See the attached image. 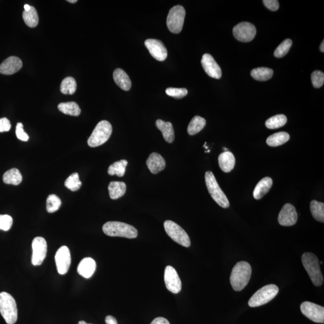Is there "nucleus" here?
I'll return each mask as SVG.
<instances>
[{"instance_id": "72a5a7b5", "label": "nucleus", "mask_w": 324, "mask_h": 324, "mask_svg": "<svg viewBox=\"0 0 324 324\" xmlns=\"http://www.w3.org/2000/svg\"><path fill=\"white\" fill-rule=\"evenodd\" d=\"M311 212L316 221L324 222V204L323 202L313 200L311 202Z\"/></svg>"}, {"instance_id": "dca6fc26", "label": "nucleus", "mask_w": 324, "mask_h": 324, "mask_svg": "<svg viewBox=\"0 0 324 324\" xmlns=\"http://www.w3.org/2000/svg\"><path fill=\"white\" fill-rule=\"evenodd\" d=\"M298 214L296 208L291 204L283 205L279 215L278 221L283 227H291L296 224Z\"/></svg>"}, {"instance_id": "393cba45", "label": "nucleus", "mask_w": 324, "mask_h": 324, "mask_svg": "<svg viewBox=\"0 0 324 324\" xmlns=\"http://www.w3.org/2000/svg\"><path fill=\"white\" fill-rule=\"evenodd\" d=\"M110 198L117 199L122 197L126 191V185L122 181H112L108 186Z\"/></svg>"}, {"instance_id": "f257e3e1", "label": "nucleus", "mask_w": 324, "mask_h": 324, "mask_svg": "<svg viewBox=\"0 0 324 324\" xmlns=\"http://www.w3.org/2000/svg\"><path fill=\"white\" fill-rule=\"evenodd\" d=\"M251 274V266L248 262L241 261L234 266L230 276V282L234 291L243 290L248 284Z\"/></svg>"}, {"instance_id": "49530a36", "label": "nucleus", "mask_w": 324, "mask_h": 324, "mask_svg": "<svg viewBox=\"0 0 324 324\" xmlns=\"http://www.w3.org/2000/svg\"><path fill=\"white\" fill-rule=\"evenodd\" d=\"M106 324H118L117 321L114 317L109 315L105 318Z\"/></svg>"}, {"instance_id": "5701e85b", "label": "nucleus", "mask_w": 324, "mask_h": 324, "mask_svg": "<svg viewBox=\"0 0 324 324\" xmlns=\"http://www.w3.org/2000/svg\"><path fill=\"white\" fill-rule=\"evenodd\" d=\"M156 127L162 132L167 143H172L175 139L174 131L171 123L165 122L162 120H158L156 122Z\"/></svg>"}, {"instance_id": "1a4fd4ad", "label": "nucleus", "mask_w": 324, "mask_h": 324, "mask_svg": "<svg viewBox=\"0 0 324 324\" xmlns=\"http://www.w3.org/2000/svg\"><path fill=\"white\" fill-rule=\"evenodd\" d=\"M164 228L170 239L182 246L189 247L191 243L189 236L180 225L171 221L164 222Z\"/></svg>"}, {"instance_id": "9d476101", "label": "nucleus", "mask_w": 324, "mask_h": 324, "mask_svg": "<svg viewBox=\"0 0 324 324\" xmlns=\"http://www.w3.org/2000/svg\"><path fill=\"white\" fill-rule=\"evenodd\" d=\"M301 311L305 317L317 323H324V308L309 302H303L300 306Z\"/></svg>"}, {"instance_id": "cd10ccee", "label": "nucleus", "mask_w": 324, "mask_h": 324, "mask_svg": "<svg viewBox=\"0 0 324 324\" xmlns=\"http://www.w3.org/2000/svg\"><path fill=\"white\" fill-rule=\"evenodd\" d=\"M58 109L63 114L72 116H79L81 112L79 105L74 102L61 103L58 105Z\"/></svg>"}, {"instance_id": "e433bc0d", "label": "nucleus", "mask_w": 324, "mask_h": 324, "mask_svg": "<svg viewBox=\"0 0 324 324\" xmlns=\"http://www.w3.org/2000/svg\"><path fill=\"white\" fill-rule=\"evenodd\" d=\"M62 205V201L59 196L56 195H50L48 196L46 200V210L50 213L57 212Z\"/></svg>"}, {"instance_id": "20e7f679", "label": "nucleus", "mask_w": 324, "mask_h": 324, "mask_svg": "<svg viewBox=\"0 0 324 324\" xmlns=\"http://www.w3.org/2000/svg\"><path fill=\"white\" fill-rule=\"evenodd\" d=\"M0 313L7 324H14L18 320L16 301L5 292L0 293Z\"/></svg>"}, {"instance_id": "2eb2a0df", "label": "nucleus", "mask_w": 324, "mask_h": 324, "mask_svg": "<svg viewBox=\"0 0 324 324\" xmlns=\"http://www.w3.org/2000/svg\"><path fill=\"white\" fill-rule=\"evenodd\" d=\"M145 46L148 49L151 56L159 62L165 60L167 56V51L165 46L160 40L149 39L145 41Z\"/></svg>"}, {"instance_id": "58836bf2", "label": "nucleus", "mask_w": 324, "mask_h": 324, "mask_svg": "<svg viewBox=\"0 0 324 324\" xmlns=\"http://www.w3.org/2000/svg\"><path fill=\"white\" fill-rule=\"evenodd\" d=\"M312 84L315 88H320L324 83V74L320 71H315L311 75Z\"/></svg>"}, {"instance_id": "a19ab883", "label": "nucleus", "mask_w": 324, "mask_h": 324, "mask_svg": "<svg viewBox=\"0 0 324 324\" xmlns=\"http://www.w3.org/2000/svg\"><path fill=\"white\" fill-rule=\"evenodd\" d=\"M13 224V219L9 215H0V230H9Z\"/></svg>"}, {"instance_id": "6e6552de", "label": "nucleus", "mask_w": 324, "mask_h": 324, "mask_svg": "<svg viewBox=\"0 0 324 324\" xmlns=\"http://www.w3.org/2000/svg\"><path fill=\"white\" fill-rule=\"evenodd\" d=\"M186 11L181 5H177L170 8L167 16L166 24L173 33H180L183 29Z\"/></svg>"}, {"instance_id": "b1692460", "label": "nucleus", "mask_w": 324, "mask_h": 324, "mask_svg": "<svg viewBox=\"0 0 324 324\" xmlns=\"http://www.w3.org/2000/svg\"><path fill=\"white\" fill-rule=\"evenodd\" d=\"M273 185V180L270 177H265L259 181L253 191V197L259 200L266 195Z\"/></svg>"}, {"instance_id": "aec40b11", "label": "nucleus", "mask_w": 324, "mask_h": 324, "mask_svg": "<svg viewBox=\"0 0 324 324\" xmlns=\"http://www.w3.org/2000/svg\"><path fill=\"white\" fill-rule=\"evenodd\" d=\"M96 269V263L91 257H85L78 265L77 271L78 274L84 278L88 279L94 274Z\"/></svg>"}, {"instance_id": "a211bd4d", "label": "nucleus", "mask_w": 324, "mask_h": 324, "mask_svg": "<svg viewBox=\"0 0 324 324\" xmlns=\"http://www.w3.org/2000/svg\"><path fill=\"white\" fill-rule=\"evenodd\" d=\"M22 68V62L17 57H10L5 59L0 65V73L11 75L18 72Z\"/></svg>"}, {"instance_id": "7c9ffc66", "label": "nucleus", "mask_w": 324, "mask_h": 324, "mask_svg": "<svg viewBox=\"0 0 324 324\" xmlns=\"http://www.w3.org/2000/svg\"><path fill=\"white\" fill-rule=\"evenodd\" d=\"M274 72L271 69L267 68H259L253 69L251 71V76L253 79L259 81H266L270 80Z\"/></svg>"}, {"instance_id": "423d86ee", "label": "nucleus", "mask_w": 324, "mask_h": 324, "mask_svg": "<svg viewBox=\"0 0 324 324\" xmlns=\"http://www.w3.org/2000/svg\"><path fill=\"white\" fill-rule=\"evenodd\" d=\"M112 127L108 121L103 120L97 124L88 140L90 147H97L105 144L111 137Z\"/></svg>"}, {"instance_id": "bb28decb", "label": "nucleus", "mask_w": 324, "mask_h": 324, "mask_svg": "<svg viewBox=\"0 0 324 324\" xmlns=\"http://www.w3.org/2000/svg\"><path fill=\"white\" fill-rule=\"evenodd\" d=\"M4 183L7 184H13L17 186L21 183L22 176L19 170L16 168H12L7 170L3 175Z\"/></svg>"}, {"instance_id": "c03bdc74", "label": "nucleus", "mask_w": 324, "mask_h": 324, "mask_svg": "<svg viewBox=\"0 0 324 324\" xmlns=\"http://www.w3.org/2000/svg\"><path fill=\"white\" fill-rule=\"evenodd\" d=\"M10 129L11 124L7 118H0V132H8Z\"/></svg>"}, {"instance_id": "f704fd0d", "label": "nucleus", "mask_w": 324, "mask_h": 324, "mask_svg": "<svg viewBox=\"0 0 324 324\" xmlns=\"http://www.w3.org/2000/svg\"><path fill=\"white\" fill-rule=\"evenodd\" d=\"M287 118L283 114H279L272 117L265 122V126L269 129H276L285 125Z\"/></svg>"}, {"instance_id": "4be33fe9", "label": "nucleus", "mask_w": 324, "mask_h": 324, "mask_svg": "<svg viewBox=\"0 0 324 324\" xmlns=\"http://www.w3.org/2000/svg\"><path fill=\"white\" fill-rule=\"evenodd\" d=\"M113 78L117 85L124 91H129L131 88L132 82L128 75L122 69H116L113 74Z\"/></svg>"}, {"instance_id": "8fccbe9b", "label": "nucleus", "mask_w": 324, "mask_h": 324, "mask_svg": "<svg viewBox=\"0 0 324 324\" xmlns=\"http://www.w3.org/2000/svg\"><path fill=\"white\" fill-rule=\"evenodd\" d=\"M68 1L71 2V3H76L78 1L77 0H68Z\"/></svg>"}, {"instance_id": "473e14b6", "label": "nucleus", "mask_w": 324, "mask_h": 324, "mask_svg": "<svg viewBox=\"0 0 324 324\" xmlns=\"http://www.w3.org/2000/svg\"><path fill=\"white\" fill-rule=\"evenodd\" d=\"M127 164H128V162L126 160L115 162L109 167L108 174L110 175H116L121 177L125 174Z\"/></svg>"}, {"instance_id": "de8ad7c7", "label": "nucleus", "mask_w": 324, "mask_h": 324, "mask_svg": "<svg viewBox=\"0 0 324 324\" xmlns=\"http://www.w3.org/2000/svg\"><path fill=\"white\" fill-rule=\"evenodd\" d=\"M320 51L322 52V53H324V40L321 43V46H320Z\"/></svg>"}, {"instance_id": "603ef678", "label": "nucleus", "mask_w": 324, "mask_h": 324, "mask_svg": "<svg viewBox=\"0 0 324 324\" xmlns=\"http://www.w3.org/2000/svg\"><path fill=\"white\" fill-rule=\"evenodd\" d=\"M224 150H225V152H227V151H228V149H225V148H224Z\"/></svg>"}, {"instance_id": "a878e982", "label": "nucleus", "mask_w": 324, "mask_h": 324, "mask_svg": "<svg viewBox=\"0 0 324 324\" xmlns=\"http://www.w3.org/2000/svg\"><path fill=\"white\" fill-rule=\"evenodd\" d=\"M290 136L287 132H280L271 135L267 139V144L270 147H278L287 143Z\"/></svg>"}, {"instance_id": "39448f33", "label": "nucleus", "mask_w": 324, "mask_h": 324, "mask_svg": "<svg viewBox=\"0 0 324 324\" xmlns=\"http://www.w3.org/2000/svg\"><path fill=\"white\" fill-rule=\"evenodd\" d=\"M205 183L211 196L219 206L227 208L230 207V202L223 192L217 181L215 176L211 171H207L205 175Z\"/></svg>"}, {"instance_id": "4c0bfd02", "label": "nucleus", "mask_w": 324, "mask_h": 324, "mask_svg": "<svg viewBox=\"0 0 324 324\" xmlns=\"http://www.w3.org/2000/svg\"><path fill=\"white\" fill-rule=\"evenodd\" d=\"M293 42L291 39H286L283 41L276 48L274 53V56L277 58H282L288 53L291 47Z\"/></svg>"}, {"instance_id": "0eeeda50", "label": "nucleus", "mask_w": 324, "mask_h": 324, "mask_svg": "<svg viewBox=\"0 0 324 324\" xmlns=\"http://www.w3.org/2000/svg\"><path fill=\"white\" fill-rule=\"evenodd\" d=\"M279 288L274 284L264 286L256 291L248 301V306L251 308L261 306L270 302L279 293Z\"/></svg>"}, {"instance_id": "3c124183", "label": "nucleus", "mask_w": 324, "mask_h": 324, "mask_svg": "<svg viewBox=\"0 0 324 324\" xmlns=\"http://www.w3.org/2000/svg\"><path fill=\"white\" fill-rule=\"evenodd\" d=\"M78 324H87L85 321H80L79 323H78Z\"/></svg>"}, {"instance_id": "c85d7f7f", "label": "nucleus", "mask_w": 324, "mask_h": 324, "mask_svg": "<svg viewBox=\"0 0 324 324\" xmlns=\"http://www.w3.org/2000/svg\"><path fill=\"white\" fill-rule=\"evenodd\" d=\"M206 125V120L204 118L195 116L191 120L187 127V132L190 135H194L201 132Z\"/></svg>"}, {"instance_id": "a18cd8bd", "label": "nucleus", "mask_w": 324, "mask_h": 324, "mask_svg": "<svg viewBox=\"0 0 324 324\" xmlns=\"http://www.w3.org/2000/svg\"><path fill=\"white\" fill-rule=\"evenodd\" d=\"M151 324H170V323L166 318L158 317L155 318V319L152 321Z\"/></svg>"}, {"instance_id": "7ed1b4c3", "label": "nucleus", "mask_w": 324, "mask_h": 324, "mask_svg": "<svg viewBox=\"0 0 324 324\" xmlns=\"http://www.w3.org/2000/svg\"><path fill=\"white\" fill-rule=\"evenodd\" d=\"M302 261L312 283L317 286L322 285L324 278L317 256L314 253L306 252L303 254Z\"/></svg>"}, {"instance_id": "f8f14e48", "label": "nucleus", "mask_w": 324, "mask_h": 324, "mask_svg": "<svg viewBox=\"0 0 324 324\" xmlns=\"http://www.w3.org/2000/svg\"><path fill=\"white\" fill-rule=\"evenodd\" d=\"M32 254L31 262L34 266L40 265L42 264L47 253V243L44 238L37 237L34 238L32 242Z\"/></svg>"}, {"instance_id": "2f4dec72", "label": "nucleus", "mask_w": 324, "mask_h": 324, "mask_svg": "<svg viewBox=\"0 0 324 324\" xmlns=\"http://www.w3.org/2000/svg\"><path fill=\"white\" fill-rule=\"evenodd\" d=\"M77 84L76 81L72 77H67L62 81L60 91L64 94L72 95L76 92Z\"/></svg>"}, {"instance_id": "09e8293b", "label": "nucleus", "mask_w": 324, "mask_h": 324, "mask_svg": "<svg viewBox=\"0 0 324 324\" xmlns=\"http://www.w3.org/2000/svg\"><path fill=\"white\" fill-rule=\"evenodd\" d=\"M30 8H31V6H30V5H28V4H25V5H24V9H25V11H29V10H30Z\"/></svg>"}, {"instance_id": "c756f323", "label": "nucleus", "mask_w": 324, "mask_h": 324, "mask_svg": "<svg viewBox=\"0 0 324 324\" xmlns=\"http://www.w3.org/2000/svg\"><path fill=\"white\" fill-rule=\"evenodd\" d=\"M22 17L25 24L29 27H36L39 24V15L35 7L31 6L30 10L28 11L24 10L22 13Z\"/></svg>"}, {"instance_id": "412c9836", "label": "nucleus", "mask_w": 324, "mask_h": 324, "mask_svg": "<svg viewBox=\"0 0 324 324\" xmlns=\"http://www.w3.org/2000/svg\"><path fill=\"white\" fill-rule=\"evenodd\" d=\"M218 161L220 167L225 172H231L235 166V157L233 153L229 151L221 153L219 156Z\"/></svg>"}, {"instance_id": "9b49d317", "label": "nucleus", "mask_w": 324, "mask_h": 324, "mask_svg": "<svg viewBox=\"0 0 324 324\" xmlns=\"http://www.w3.org/2000/svg\"><path fill=\"white\" fill-rule=\"evenodd\" d=\"M234 37L242 42H249L256 34V29L251 23L243 22L237 24L233 28Z\"/></svg>"}, {"instance_id": "c9c22d12", "label": "nucleus", "mask_w": 324, "mask_h": 324, "mask_svg": "<svg viewBox=\"0 0 324 324\" xmlns=\"http://www.w3.org/2000/svg\"><path fill=\"white\" fill-rule=\"evenodd\" d=\"M65 185L68 189L71 190L72 192L79 190L82 186V183L80 180L79 174L77 172L72 173L65 181Z\"/></svg>"}, {"instance_id": "4468645a", "label": "nucleus", "mask_w": 324, "mask_h": 324, "mask_svg": "<svg viewBox=\"0 0 324 324\" xmlns=\"http://www.w3.org/2000/svg\"><path fill=\"white\" fill-rule=\"evenodd\" d=\"M57 271L60 274L68 273L71 264V255L70 250L66 245L61 247L57 250L55 256Z\"/></svg>"}, {"instance_id": "f3484780", "label": "nucleus", "mask_w": 324, "mask_h": 324, "mask_svg": "<svg viewBox=\"0 0 324 324\" xmlns=\"http://www.w3.org/2000/svg\"><path fill=\"white\" fill-rule=\"evenodd\" d=\"M201 64L204 71L208 76L219 80L222 77L221 68L210 54H205L202 56Z\"/></svg>"}, {"instance_id": "ddd939ff", "label": "nucleus", "mask_w": 324, "mask_h": 324, "mask_svg": "<svg viewBox=\"0 0 324 324\" xmlns=\"http://www.w3.org/2000/svg\"><path fill=\"white\" fill-rule=\"evenodd\" d=\"M164 282L166 287L173 294H178L181 290L182 283L177 272L172 266H167L164 270Z\"/></svg>"}, {"instance_id": "6ab92c4d", "label": "nucleus", "mask_w": 324, "mask_h": 324, "mask_svg": "<svg viewBox=\"0 0 324 324\" xmlns=\"http://www.w3.org/2000/svg\"><path fill=\"white\" fill-rule=\"evenodd\" d=\"M147 165L153 174L162 171L166 166V162L161 155L157 153H153L147 159Z\"/></svg>"}, {"instance_id": "f03ea898", "label": "nucleus", "mask_w": 324, "mask_h": 324, "mask_svg": "<svg viewBox=\"0 0 324 324\" xmlns=\"http://www.w3.org/2000/svg\"><path fill=\"white\" fill-rule=\"evenodd\" d=\"M103 231L110 237H124L135 239L138 236V231L132 225L120 222H108L103 226Z\"/></svg>"}, {"instance_id": "ea45409f", "label": "nucleus", "mask_w": 324, "mask_h": 324, "mask_svg": "<svg viewBox=\"0 0 324 324\" xmlns=\"http://www.w3.org/2000/svg\"><path fill=\"white\" fill-rule=\"evenodd\" d=\"M166 93L175 99H182L187 95L188 91L186 88H168L166 89Z\"/></svg>"}, {"instance_id": "79ce46f5", "label": "nucleus", "mask_w": 324, "mask_h": 324, "mask_svg": "<svg viewBox=\"0 0 324 324\" xmlns=\"http://www.w3.org/2000/svg\"><path fill=\"white\" fill-rule=\"evenodd\" d=\"M23 124L21 123L17 124L16 127V135L19 140L27 142L29 140L28 135L26 134L23 128Z\"/></svg>"}, {"instance_id": "37998d69", "label": "nucleus", "mask_w": 324, "mask_h": 324, "mask_svg": "<svg viewBox=\"0 0 324 324\" xmlns=\"http://www.w3.org/2000/svg\"><path fill=\"white\" fill-rule=\"evenodd\" d=\"M263 3L266 7L271 11H276L279 8V1L277 0H264Z\"/></svg>"}]
</instances>
